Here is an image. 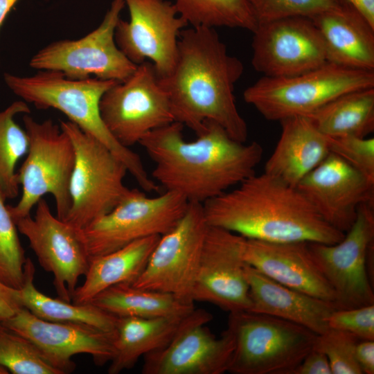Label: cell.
Masks as SVG:
<instances>
[{"label":"cell","instance_id":"obj_32","mask_svg":"<svg viewBox=\"0 0 374 374\" xmlns=\"http://www.w3.org/2000/svg\"><path fill=\"white\" fill-rule=\"evenodd\" d=\"M0 366L13 374H61L28 339L1 323Z\"/></svg>","mask_w":374,"mask_h":374},{"label":"cell","instance_id":"obj_11","mask_svg":"<svg viewBox=\"0 0 374 374\" xmlns=\"http://www.w3.org/2000/svg\"><path fill=\"white\" fill-rule=\"evenodd\" d=\"M123 0H113L102 22L78 39L53 42L41 48L30 59V67L58 71L71 79L97 78L123 82L136 70L119 49L114 32Z\"/></svg>","mask_w":374,"mask_h":374},{"label":"cell","instance_id":"obj_18","mask_svg":"<svg viewBox=\"0 0 374 374\" xmlns=\"http://www.w3.org/2000/svg\"><path fill=\"white\" fill-rule=\"evenodd\" d=\"M0 323L28 339L61 374L75 370L74 355L88 354L96 365L102 366L109 362L114 355V331L83 323L44 320L24 308Z\"/></svg>","mask_w":374,"mask_h":374},{"label":"cell","instance_id":"obj_15","mask_svg":"<svg viewBox=\"0 0 374 374\" xmlns=\"http://www.w3.org/2000/svg\"><path fill=\"white\" fill-rule=\"evenodd\" d=\"M213 315L194 308L184 317L163 347L143 357V374H222L234 348L226 329L220 337L206 326Z\"/></svg>","mask_w":374,"mask_h":374},{"label":"cell","instance_id":"obj_33","mask_svg":"<svg viewBox=\"0 0 374 374\" xmlns=\"http://www.w3.org/2000/svg\"><path fill=\"white\" fill-rule=\"evenodd\" d=\"M6 199L0 187V280L19 290L23 284L27 258L18 236L16 223L5 203Z\"/></svg>","mask_w":374,"mask_h":374},{"label":"cell","instance_id":"obj_23","mask_svg":"<svg viewBox=\"0 0 374 374\" xmlns=\"http://www.w3.org/2000/svg\"><path fill=\"white\" fill-rule=\"evenodd\" d=\"M279 122L280 136L264 172L296 187L329 154L327 136L307 116H292Z\"/></svg>","mask_w":374,"mask_h":374},{"label":"cell","instance_id":"obj_9","mask_svg":"<svg viewBox=\"0 0 374 374\" xmlns=\"http://www.w3.org/2000/svg\"><path fill=\"white\" fill-rule=\"evenodd\" d=\"M130 189L108 213L78 230L89 258L118 249L135 240L162 235L185 213L188 202L181 195L165 190L149 197Z\"/></svg>","mask_w":374,"mask_h":374},{"label":"cell","instance_id":"obj_20","mask_svg":"<svg viewBox=\"0 0 374 374\" xmlns=\"http://www.w3.org/2000/svg\"><path fill=\"white\" fill-rule=\"evenodd\" d=\"M296 188L327 223L343 233L355 222L359 206L374 201V181L331 152Z\"/></svg>","mask_w":374,"mask_h":374},{"label":"cell","instance_id":"obj_13","mask_svg":"<svg viewBox=\"0 0 374 374\" xmlns=\"http://www.w3.org/2000/svg\"><path fill=\"white\" fill-rule=\"evenodd\" d=\"M99 109L108 131L127 148L139 143L151 131L175 121L168 95L153 64L148 60L138 64L125 80L108 89Z\"/></svg>","mask_w":374,"mask_h":374},{"label":"cell","instance_id":"obj_4","mask_svg":"<svg viewBox=\"0 0 374 374\" xmlns=\"http://www.w3.org/2000/svg\"><path fill=\"white\" fill-rule=\"evenodd\" d=\"M3 80L7 87L26 103L38 109L60 111L68 121L105 145L124 163L128 173L143 191H159V186L148 175L139 154L120 144L101 118L100 99L118 82L97 78L71 79L60 72L48 70L37 71L28 76L6 73Z\"/></svg>","mask_w":374,"mask_h":374},{"label":"cell","instance_id":"obj_31","mask_svg":"<svg viewBox=\"0 0 374 374\" xmlns=\"http://www.w3.org/2000/svg\"><path fill=\"white\" fill-rule=\"evenodd\" d=\"M30 112L24 100L15 101L0 112V187L8 199L18 196L19 185L15 168L29 147L27 133L16 123L15 117Z\"/></svg>","mask_w":374,"mask_h":374},{"label":"cell","instance_id":"obj_2","mask_svg":"<svg viewBox=\"0 0 374 374\" xmlns=\"http://www.w3.org/2000/svg\"><path fill=\"white\" fill-rule=\"evenodd\" d=\"M243 71V64L229 53L215 28L191 27L180 33L172 71L159 81L168 95L175 121L197 136L206 122H215L231 138L245 143L247 125L234 96Z\"/></svg>","mask_w":374,"mask_h":374},{"label":"cell","instance_id":"obj_28","mask_svg":"<svg viewBox=\"0 0 374 374\" xmlns=\"http://www.w3.org/2000/svg\"><path fill=\"white\" fill-rule=\"evenodd\" d=\"M90 303L116 317L181 318L195 308L194 305L170 294L136 287L128 283L105 290Z\"/></svg>","mask_w":374,"mask_h":374},{"label":"cell","instance_id":"obj_40","mask_svg":"<svg viewBox=\"0 0 374 374\" xmlns=\"http://www.w3.org/2000/svg\"><path fill=\"white\" fill-rule=\"evenodd\" d=\"M356 358L362 374H373L374 340H360L356 346Z\"/></svg>","mask_w":374,"mask_h":374},{"label":"cell","instance_id":"obj_30","mask_svg":"<svg viewBox=\"0 0 374 374\" xmlns=\"http://www.w3.org/2000/svg\"><path fill=\"white\" fill-rule=\"evenodd\" d=\"M179 15L191 27H229L253 32L258 26L248 0H175Z\"/></svg>","mask_w":374,"mask_h":374},{"label":"cell","instance_id":"obj_38","mask_svg":"<svg viewBox=\"0 0 374 374\" xmlns=\"http://www.w3.org/2000/svg\"><path fill=\"white\" fill-rule=\"evenodd\" d=\"M294 374H332V371L326 355L312 348Z\"/></svg>","mask_w":374,"mask_h":374},{"label":"cell","instance_id":"obj_25","mask_svg":"<svg viewBox=\"0 0 374 374\" xmlns=\"http://www.w3.org/2000/svg\"><path fill=\"white\" fill-rule=\"evenodd\" d=\"M159 238L152 235L141 238L115 251L90 258L84 280L72 295L73 303H88L113 285L133 283L145 269Z\"/></svg>","mask_w":374,"mask_h":374},{"label":"cell","instance_id":"obj_19","mask_svg":"<svg viewBox=\"0 0 374 374\" xmlns=\"http://www.w3.org/2000/svg\"><path fill=\"white\" fill-rule=\"evenodd\" d=\"M244 239L209 225L193 290V302L211 303L229 312L251 309L244 275Z\"/></svg>","mask_w":374,"mask_h":374},{"label":"cell","instance_id":"obj_21","mask_svg":"<svg viewBox=\"0 0 374 374\" xmlns=\"http://www.w3.org/2000/svg\"><path fill=\"white\" fill-rule=\"evenodd\" d=\"M243 256L247 264L275 281L335 305V294L317 265L308 242L245 238Z\"/></svg>","mask_w":374,"mask_h":374},{"label":"cell","instance_id":"obj_27","mask_svg":"<svg viewBox=\"0 0 374 374\" xmlns=\"http://www.w3.org/2000/svg\"><path fill=\"white\" fill-rule=\"evenodd\" d=\"M35 269L27 258L24 267V281L18 290L22 308L44 320L83 323L106 332H114L118 317L91 303H71L60 298H52L39 291L34 285Z\"/></svg>","mask_w":374,"mask_h":374},{"label":"cell","instance_id":"obj_14","mask_svg":"<svg viewBox=\"0 0 374 374\" xmlns=\"http://www.w3.org/2000/svg\"><path fill=\"white\" fill-rule=\"evenodd\" d=\"M130 20L119 19L114 32L119 49L134 64L151 62L159 78L175 66L178 40L188 26L175 4L167 0H123Z\"/></svg>","mask_w":374,"mask_h":374},{"label":"cell","instance_id":"obj_29","mask_svg":"<svg viewBox=\"0 0 374 374\" xmlns=\"http://www.w3.org/2000/svg\"><path fill=\"white\" fill-rule=\"evenodd\" d=\"M328 137H367L374 131V87L344 93L306 116Z\"/></svg>","mask_w":374,"mask_h":374},{"label":"cell","instance_id":"obj_8","mask_svg":"<svg viewBox=\"0 0 374 374\" xmlns=\"http://www.w3.org/2000/svg\"><path fill=\"white\" fill-rule=\"evenodd\" d=\"M60 127L71 138L75 163L69 184L71 206L64 221L80 230L112 210L129 188L124 163L110 150L69 121Z\"/></svg>","mask_w":374,"mask_h":374},{"label":"cell","instance_id":"obj_17","mask_svg":"<svg viewBox=\"0 0 374 374\" xmlns=\"http://www.w3.org/2000/svg\"><path fill=\"white\" fill-rule=\"evenodd\" d=\"M35 206L34 217L15 221L17 229L28 240L41 267L53 275L59 298L71 301L90 258L78 230L53 215L46 199L42 198Z\"/></svg>","mask_w":374,"mask_h":374},{"label":"cell","instance_id":"obj_24","mask_svg":"<svg viewBox=\"0 0 374 374\" xmlns=\"http://www.w3.org/2000/svg\"><path fill=\"white\" fill-rule=\"evenodd\" d=\"M312 20L323 40L328 62L374 71V28L344 3Z\"/></svg>","mask_w":374,"mask_h":374},{"label":"cell","instance_id":"obj_1","mask_svg":"<svg viewBox=\"0 0 374 374\" xmlns=\"http://www.w3.org/2000/svg\"><path fill=\"white\" fill-rule=\"evenodd\" d=\"M184 125L174 121L139 142L154 163L151 177L188 202L204 204L255 174L263 150L256 141L239 142L218 124L206 122L195 141H186Z\"/></svg>","mask_w":374,"mask_h":374},{"label":"cell","instance_id":"obj_26","mask_svg":"<svg viewBox=\"0 0 374 374\" xmlns=\"http://www.w3.org/2000/svg\"><path fill=\"white\" fill-rule=\"evenodd\" d=\"M182 318L118 317L114 355L108 373L118 374L130 369L140 357L163 347L173 336Z\"/></svg>","mask_w":374,"mask_h":374},{"label":"cell","instance_id":"obj_34","mask_svg":"<svg viewBox=\"0 0 374 374\" xmlns=\"http://www.w3.org/2000/svg\"><path fill=\"white\" fill-rule=\"evenodd\" d=\"M258 24L288 17L312 19L321 13L339 9L341 0H248Z\"/></svg>","mask_w":374,"mask_h":374},{"label":"cell","instance_id":"obj_42","mask_svg":"<svg viewBox=\"0 0 374 374\" xmlns=\"http://www.w3.org/2000/svg\"><path fill=\"white\" fill-rule=\"evenodd\" d=\"M19 0H0V28L6 16Z\"/></svg>","mask_w":374,"mask_h":374},{"label":"cell","instance_id":"obj_43","mask_svg":"<svg viewBox=\"0 0 374 374\" xmlns=\"http://www.w3.org/2000/svg\"><path fill=\"white\" fill-rule=\"evenodd\" d=\"M8 371L3 367L0 366V374H6Z\"/></svg>","mask_w":374,"mask_h":374},{"label":"cell","instance_id":"obj_3","mask_svg":"<svg viewBox=\"0 0 374 374\" xmlns=\"http://www.w3.org/2000/svg\"><path fill=\"white\" fill-rule=\"evenodd\" d=\"M210 226L247 239L335 244L343 233L327 223L296 188L256 173L203 204Z\"/></svg>","mask_w":374,"mask_h":374},{"label":"cell","instance_id":"obj_12","mask_svg":"<svg viewBox=\"0 0 374 374\" xmlns=\"http://www.w3.org/2000/svg\"><path fill=\"white\" fill-rule=\"evenodd\" d=\"M208 226L203 204L188 202L178 222L160 236L145 269L132 284L193 305L192 294Z\"/></svg>","mask_w":374,"mask_h":374},{"label":"cell","instance_id":"obj_22","mask_svg":"<svg viewBox=\"0 0 374 374\" xmlns=\"http://www.w3.org/2000/svg\"><path fill=\"white\" fill-rule=\"evenodd\" d=\"M251 307L249 311L278 317L320 335L329 328L327 319L335 305L282 285L245 264Z\"/></svg>","mask_w":374,"mask_h":374},{"label":"cell","instance_id":"obj_10","mask_svg":"<svg viewBox=\"0 0 374 374\" xmlns=\"http://www.w3.org/2000/svg\"><path fill=\"white\" fill-rule=\"evenodd\" d=\"M312 256L335 294L337 310L374 305L371 258L374 201L361 204L356 220L335 244L308 242Z\"/></svg>","mask_w":374,"mask_h":374},{"label":"cell","instance_id":"obj_39","mask_svg":"<svg viewBox=\"0 0 374 374\" xmlns=\"http://www.w3.org/2000/svg\"><path fill=\"white\" fill-rule=\"evenodd\" d=\"M21 307L18 290L10 287L0 280V322L15 314Z\"/></svg>","mask_w":374,"mask_h":374},{"label":"cell","instance_id":"obj_6","mask_svg":"<svg viewBox=\"0 0 374 374\" xmlns=\"http://www.w3.org/2000/svg\"><path fill=\"white\" fill-rule=\"evenodd\" d=\"M374 87V71L330 62L290 77L262 76L243 93L244 101L267 120L306 116L337 97Z\"/></svg>","mask_w":374,"mask_h":374},{"label":"cell","instance_id":"obj_16","mask_svg":"<svg viewBox=\"0 0 374 374\" xmlns=\"http://www.w3.org/2000/svg\"><path fill=\"white\" fill-rule=\"evenodd\" d=\"M253 35L251 64L262 76H293L328 62L322 37L309 18L260 23Z\"/></svg>","mask_w":374,"mask_h":374},{"label":"cell","instance_id":"obj_5","mask_svg":"<svg viewBox=\"0 0 374 374\" xmlns=\"http://www.w3.org/2000/svg\"><path fill=\"white\" fill-rule=\"evenodd\" d=\"M226 330L234 343L227 371L232 374H294L317 335L297 323L249 310L229 312Z\"/></svg>","mask_w":374,"mask_h":374},{"label":"cell","instance_id":"obj_41","mask_svg":"<svg viewBox=\"0 0 374 374\" xmlns=\"http://www.w3.org/2000/svg\"><path fill=\"white\" fill-rule=\"evenodd\" d=\"M357 11L374 28V0H341Z\"/></svg>","mask_w":374,"mask_h":374},{"label":"cell","instance_id":"obj_37","mask_svg":"<svg viewBox=\"0 0 374 374\" xmlns=\"http://www.w3.org/2000/svg\"><path fill=\"white\" fill-rule=\"evenodd\" d=\"M329 328L353 334L360 340H374V305L332 311L327 319Z\"/></svg>","mask_w":374,"mask_h":374},{"label":"cell","instance_id":"obj_7","mask_svg":"<svg viewBox=\"0 0 374 374\" xmlns=\"http://www.w3.org/2000/svg\"><path fill=\"white\" fill-rule=\"evenodd\" d=\"M23 123L29 147L17 172L21 195L16 205H8L9 212L15 222L30 215L37 202L50 194L55 200L57 217L64 220L71 206L69 184L75 157L72 141L50 119L38 122L26 114Z\"/></svg>","mask_w":374,"mask_h":374},{"label":"cell","instance_id":"obj_35","mask_svg":"<svg viewBox=\"0 0 374 374\" xmlns=\"http://www.w3.org/2000/svg\"><path fill=\"white\" fill-rule=\"evenodd\" d=\"M359 341L351 333L328 328L317 335L313 348L326 355L332 374H362L356 358Z\"/></svg>","mask_w":374,"mask_h":374},{"label":"cell","instance_id":"obj_36","mask_svg":"<svg viewBox=\"0 0 374 374\" xmlns=\"http://www.w3.org/2000/svg\"><path fill=\"white\" fill-rule=\"evenodd\" d=\"M329 151L369 179L374 181V139L371 137H328Z\"/></svg>","mask_w":374,"mask_h":374}]
</instances>
